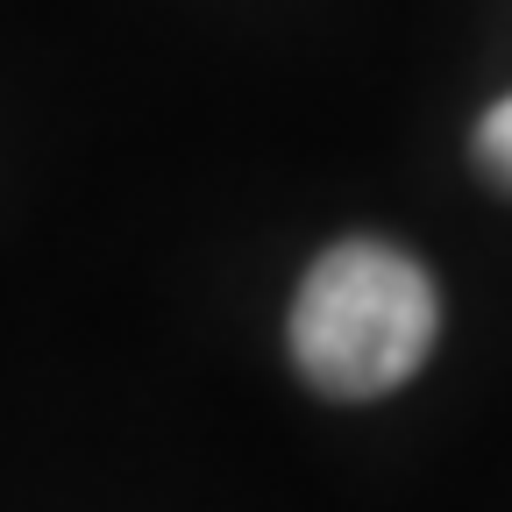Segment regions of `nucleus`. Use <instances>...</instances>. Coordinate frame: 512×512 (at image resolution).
<instances>
[{"label": "nucleus", "instance_id": "2", "mask_svg": "<svg viewBox=\"0 0 512 512\" xmlns=\"http://www.w3.org/2000/svg\"><path fill=\"white\" fill-rule=\"evenodd\" d=\"M477 157H484V164L512 185V93H505V100L477 121Z\"/></svg>", "mask_w": 512, "mask_h": 512}, {"label": "nucleus", "instance_id": "1", "mask_svg": "<svg viewBox=\"0 0 512 512\" xmlns=\"http://www.w3.org/2000/svg\"><path fill=\"white\" fill-rule=\"evenodd\" d=\"M441 328L434 278L392 242H335L292 299V363L328 399H377L406 384Z\"/></svg>", "mask_w": 512, "mask_h": 512}]
</instances>
